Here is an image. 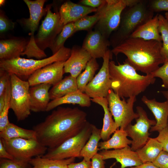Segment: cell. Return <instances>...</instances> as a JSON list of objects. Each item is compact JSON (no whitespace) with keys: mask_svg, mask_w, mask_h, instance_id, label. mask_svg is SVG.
<instances>
[{"mask_svg":"<svg viewBox=\"0 0 168 168\" xmlns=\"http://www.w3.org/2000/svg\"><path fill=\"white\" fill-rule=\"evenodd\" d=\"M99 64L96 59L92 58L87 63L84 71L76 78L78 89L84 92L86 86L93 79Z\"/></svg>","mask_w":168,"mask_h":168,"instance_id":"1f68e13d","label":"cell"},{"mask_svg":"<svg viewBox=\"0 0 168 168\" xmlns=\"http://www.w3.org/2000/svg\"><path fill=\"white\" fill-rule=\"evenodd\" d=\"M71 49L64 46L49 57L40 59H26L19 57L6 60H0V68L10 74H14L26 81L37 70L58 61H66L71 54Z\"/></svg>","mask_w":168,"mask_h":168,"instance_id":"5b68a950","label":"cell"},{"mask_svg":"<svg viewBox=\"0 0 168 168\" xmlns=\"http://www.w3.org/2000/svg\"><path fill=\"white\" fill-rule=\"evenodd\" d=\"M92 168H105V162L102 156L98 153L91 159Z\"/></svg>","mask_w":168,"mask_h":168,"instance_id":"ee69618b","label":"cell"},{"mask_svg":"<svg viewBox=\"0 0 168 168\" xmlns=\"http://www.w3.org/2000/svg\"><path fill=\"white\" fill-rule=\"evenodd\" d=\"M152 163L158 168H168V152L162 150Z\"/></svg>","mask_w":168,"mask_h":168,"instance_id":"b9f144b4","label":"cell"},{"mask_svg":"<svg viewBox=\"0 0 168 168\" xmlns=\"http://www.w3.org/2000/svg\"><path fill=\"white\" fill-rule=\"evenodd\" d=\"M24 1L28 8L30 16L29 18L24 19L23 22L30 31L29 33L30 38L26 49L21 55H26L29 58L33 57L39 59L44 58L47 55L36 44L34 34L38 29L40 19L44 14L46 13V8H44L46 1L24 0Z\"/></svg>","mask_w":168,"mask_h":168,"instance_id":"52a82bcc","label":"cell"},{"mask_svg":"<svg viewBox=\"0 0 168 168\" xmlns=\"http://www.w3.org/2000/svg\"><path fill=\"white\" fill-rule=\"evenodd\" d=\"M113 54L108 49L103 57L102 67L92 80L86 86L84 92L90 98H106L111 89L109 63Z\"/></svg>","mask_w":168,"mask_h":168,"instance_id":"5bb4252c","label":"cell"},{"mask_svg":"<svg viewBox=\"0 0 168 168\" xmlns=\"http://www.w3.org/2000/svg\"><path fill=\"white\" fill-rule=\"evenodd\" d=\"M105 160L114 159L121 164L120 168L137 166L143 162L136 151L132 150L128 146L122 148L113 150H102L98 153Z\"/></svg>","mask_w":168,"mask_h":168,"instance_id":"ac0fdd59","label":"cell"},{"mask_svg":"<svg viewBox=\"0 0 168 168\" xmlns=\"http://www.w3.org/2000/svg\"><path fill=\"white\" fill-rule=\"evenodd\" d=\"M75 32L74 22L69 23L64 25L49 48L53 54L56 53L61 48L64 47L65 41Z\"/></svg>","mask_w":168,"mask_h":168,"instance_id":"d6a6232c","label":"cell"},{"mask_svg":"<svg viewBox=\"0 0 168 168\" xmlns=\"http://www.w3.org/2000/svg\"><path fill=\"white\" fill-rule=\"evenodd\" d=\"M51 86L49 84H41L30 88L31 111L35 112L46 111L50 102L49 91Z\"/></svg>","mask_w":168,"mask_h":168,"instance_id":"44dd1931","label":"cell"},{"mask_svg":"<svg viewBox=\"0 0 168 168\" xmlns=\"http://www.w3.org/2000/svg\"><path fill=\"white\" fill-rule=\"evenodd\" d=\"M164 96L168 100V91H161Z\"/></svg>","mask_w":168,"mask_h":168,"instance_id":"f907efd6","label":"cell"},{"mask_svg":"<svg viewBox=\"0 0 168 168\" xmlns=\"http://www.w3.org/2000/svg\"><path fill=\"white\" fill-rule=\"evenodd\" d=\"M29 160L0 159V168H31Z\"/></svg>","mask_w":168,"mask_h":168,"instance_id":"8d00e7d4","label":"cell"},{"mask_svg":"<svg viewBox=\"0 0 168 168\" xmlns=\"http://www.w3.org/2000/svg\"><path fill=\"white\" fill-rule=\"evenodd\" d=\"M98 8H93L68 1L60 7L59 12L60 20L64 26L73 22L89 13L96 12Z\"/></svg>","mask_w":168,"mask_h":168,"instance_id":"ffe728a7","label":"cell"},{"mask_svg":"<svg viewBox=\"0 0 168 168\" xmlns=\"http://www.w3.org/2000/svg\"><path fill=\"white\" fill-rule=\"evenodd\" d=\"M11 92V82L8 84L5 91L6 100L4 107L0 113V132L3 130L10 123L8 119V113L10 109Z\"/></svg>","mask_w":168,"mask_h":168,"instance_id":"d590c367","label":"cell"},{"mask_svg":"<svg viewBox=\"0 0 168 168\" xmlns=\"http://www.w3.org/2000/svg\"><path fill=\"white\" fill-rule=\"evenodd\" d=\"M75 158L62 160H54L38 156L29 161L31 168H68V166L74 162Z\"/></svg>","mask_w":168,"mask_h":168,"instance_id":"f546056e","label":"cell"},{"mask_svg":"<svg viewBox=\"0 0 168 168\" xmlns=\"http://www.w3.org/2000/svg\"><path fill=\"white\" fill-rule=\"evenodd\" d=\"M11 92L10 109L18 121L25 120L30 114L29 89L28 81L22 80L14 74H10Z\"/></svg>","mask_w":168,"mask_h":168,"instance_id":"9c48e42d","label":"cell"},{"mask_svg":"<svg viewBox=\"0 0 168 168\" xmlns=\"http://www.w3.org/2000/svg\"><path fill=\"white\" fill-rule=\"evenodd\" d=\"M68 168H92L91 160H83L78 163H72L68 166Z\"/></svg>","mask_w":168,"mask_h":168,"instance_id":"bcb514c9","label":"cell"},{"mask_svg":"<svg viewBox=\"0 0 168 168\" xmlns=\"http://www.w3.org/2000/svg\"><path fill=\"white\" fill-rule=\"evenodd\" d=\"M64 61L54 62L35 72L29 78L30 86L41 84L54 86L61 80L65 73Z\"/></svg>","mask_w":168,"mask_h":168,"instance_id":"9a60e30c","label":"cell"},{"mask_svg":"<svg viewBox=\"0 0 168 168\" xmlns=\"http://www.w3.org/2000/svg\"><path fill=\"white\" fill-rule=\"evenodd\" d=\"M14 23L10 21L1 11L0 14V32L2 34L14 28Z\"/></svg>","mask_w":168,"mask_h":168,"instance_id":"60d3db41","label":"cell"},{"mask_svg":"<svg viewBox=\"0 0 168 168\" xmlns=\"http://www.w3.org/2000/svg\"><path fill=\"white\" fill-rule=\"evenodd\" d=\"M100 12L98 9L95 14L86 15L74 22L75 32L89 30L97 23L100 19Z\"/></svg>","mask_w":168,"mask_h":168,"instance_id":"836d02e7","label":"cell"},{"mask_svg":"<svg viewBox=\"0 0 168 168\" xmlns=\"http://www.w3.org/2000/svg\"><path fill=\"white\" fill-rule=\"evenodd\" d=\"M110 45V41L108 39L100 32L95 30L89 32L82 47L92 58L96 59L103 58Z\"/></svg>","mask_w":168,"mask_h":168,"instance_id":"2e32d148","label":"cell"},{"mask_svg":"<svg viewBox=\"0 0 168 168\" xmlns=\"http://www.w3.org/2000/svg\"><path fill=\"white\" fill-rule=\"evenodd\" d=\"M105 0H82L80 1V4L88 7L98 8L105 2Z\"/></svg>","mask_w":168,"mask_h":168,"instance_id":"f6af8a7d","label":"cell"},{"mask_svg":"<svg viewBox=\"0 0 168 168\" xmlns=\"http://www.w3.org/2000/svg\"><path fill=\"white\" fill-rule=\"evenodd\" d=\"M164 16L168 21V12H165Z\"/></svg>","mask_w":168,"mask_h":168,"instance_id":"f5cc1de1","label":"cell"},{"mask_svg":"<svg viewBox=\"0 0 168 168\" xmlns=\"http://www.w3.org/2000/svg\"><path fill=\"white\" fill-rule=\"evenodd\" d=\"M91 58L89 54L82 47L73 46L71 49L70 57L64 63L65 73H69L72 77L77 78L85 69Z\"/></svg>","mask_w":168,"mask_h":168,"instance_id":"e0dca14e","label":"cell"},{"mask_svg":"<svg viewBox=\"0 0 168 168\" xmlns=\"http://www.w3.org/2000/svg\"><path fill=\"white\" fill-rule=\"evenodd\" d=\"M138 117L136 119L134 125H128L124 129L128 135L132 139L131 147L132 150L136 151L146 143L149 138L150 128L156 124V121L149 119L143 108L140 106L136 107Z\"/></svg>","mask_w":168,"mask_h":168,"instance_id":"4fadbf2b","label":"cell"},{"mask_svg":"<svg viewBox=\"0 0 168 168\" xmlns=\"http://www.w3.org/2000/svg\"><path fill=\"white\" fill-rule=\"evenodd\" d=\"M106 98L110 111L119 128L124 129L133 119L138 118V114L133 110L136 96L130 97L127 101L124 98L121 100L111 89Z\"/></svg>","mask_w":168,"mask_h":168,"instance_id":"30bf717a","label":"cell"},{"mask_svg":"<svg viewBox=\"0 0 168 168\" xmlns=\"http://www.w3.org/2000/svg\"><path fill=\"white\" fill-rule=\"evenodd\" d=\"M51 8L50 5L47 6L46 16L35 37L37 46L44 51L50 47L64 26L61 21L59 11L53 13Z\"/></svg>","mask_w":168,"mask_h":168,"instance_id":"7c38bea8","label":"cell"},{"mask_svg":"<svg viewBox=\"0 0 168 168\" xmlns=\"http://www.w3.org/2000/svg\"><path fill=\"white\" fill-rule=\"evenodd\" d=\"M158 30L163 42L161 54L165 61L168 59V21L165 17L158 14Z\"/></svg>","mask_w":168,"mask_h":168,"instance_id":"e575fe53","label":"cell"},{"mask_svg":"<svg viewBox=\"0 0 168 168\" xmlns=\"http://www.w3.org/2000/svg\"><path fill=\"white\" fill-rule=\"evenodd\" d=\"M10 75L8 72L0 68V96L4 93L8 84L11 82Z\"/></svg>","mask_w":168,"mask_h":168,"instance_id":"ab89813d","label":"cell"},{"mask_svg":"<svg viewBox=\"0 0 168 168\" xmlns=\"http://www.w3.org/2000/svg\"><path fill=\"white\" fill-rule=\"evenodd\" d=\"M0 138L4 140L18 138L36 139L35 132L33 129L24 128L11 123L3 130L0 132Z\"/></svg>","mask_w":168,"mask_h":168,"instance_id":"4dcf8cb0","label":"cell"},{"mask_svg":"<svg viewBox=\"0 0 168 168\" xmlns=\"http://www.w3.org/2000/svg\"><path fill=\"white\" fill-rule=\"evenodd\" d=\"M162 150L161 143L156 138H149L145 145L136 151L140 159L144 163L152 162Z\"/></svg>","mask_w":168,"mask_h":168,"instance_id":"4316f807","label":"cell"},{"mask_svg":"<svg viewBox=\"0 0 168 168\" xmlns=\"http://www.w3.org/2000/svg\"><path fill=\"white\" fill-rule=\"evenodd\" d=\"M92 125L88 121L78 134L66 140L57 147L48 148L46 153L42 156L54 160L80 157L82 150L91 135Z\"/></svg>","mask_w":168,"mask_h":168,"instance_id":"ba28073f","label":"cell"},{"mask_svg":"<svg viewBox=\"0 0 168 168\" xmlns=\"http://www.w3.org/2000/svg\"><path fill=\"white\" fill-rule=\"evenodd\" d=\"M5 100L6 94L5 92L4 94L0 96V113L2 112L4 107Z\"/></svg>","mask_w":168,"mask_h":168,"instance_id":"681fc988","label":"cell"},{"mask_svg":"<svg viewBox=\"0 0 168 168\" xmlns=\"http://www.w3.org/2000/svg\"><path fill=\"white\" fill-rule=\"evenodd\" d=\"M78 90L76 78L70 75L53 86L50 89V100L60 98Z\"/></svg>","mask_w":168,"mask_h":168,"instance_id":"484cf974","label":"cell"},{"mask_svg":"<svg viewBox=\"0 0 168 168\" xmlns=\"http://www.w3.org/2000/svg\"><path fill=\"white\" fill-rule=\"evenodd\" d=\"M151 74L155 78H160L162 82L161 86L168 89V59L161 66Z\"/></svg>","mask_w":168,"mask_h":168,"instance_id":"74e56055","label":"cell"},{"mask_svg":"<svg viewBox=\"0 0 168 168\" xmlns=\"http://www.w3.org/2000/svg\"><path fill=\"white\" fill-rule=\"evenodd\" d=\"M127 136L124 129L118 128L111 138L106 141L99 142L98 147L100 150L118 149L127 147L132 143V140L129 139Z\"/></svg>","mask_w":168,"mask_h":168,"instance_id":"83f0119b","label":"cell"},{"mask_svg":"<svg viewBox=\"0 0 168 168\" xmlns=\"http://www.w3.org/2000/svg\"><path fill=\"white\" fill-rule=\"evenodd\" d=\"M154 13L148 8L146 0H141L126 8L122 13L119 25L110 41L113 48L129 38L140 26L152 19Z\"/></svg>","mask_w":168,"mask_h":168,"instance_id":"277c9868","label":"cell"},{"mask_svg":"<svg viewBox=\"0 0 168 168\" xmlns=\"http://www.w3.org/2000/svg\"><path fill=\"white\" fill-rule=\"evenodd\" d=\"M156 138L161 143L163 150L168 152V125L159 132V134Z\"/></svg>","mask_w":168,"mask_h":168,"instance_id":"7bdbcfd3","label":"cell"},{"mask_svg":"<svg viewBox=\"0 0 168 168\" xmlns=\"http://www.w3.org/2000/svg\"><path fill=\"white\" fill-rule=\"evenodd\" d=\"M91 101L101 106L104 111L103 125L101 129V138L103 141L110 138V135L119 128L112 118L108 107V103L106 98L97 97L91 99Z\"/></svg>","mask_w":168,"mask_h":168,"instance_id":"cb8c5ba5","label":"cell"},{"mask_svg":"<svg viewBox=\"0 0 168 168\" xmlns=\"http://www.w3.org/2000/svg\"><path fill=\"white\" fill-rule=\"evenodd\" d=\"M0 158L13 160L14 158L7 152L1 140L0 139Z\"/></svg>","mask_w":168,"mask_h":168,"instance_id":"7dc6e473","label":"cell"},{"mask_svg":"<svg viewBox=\"0 0 168 168\" xmlns=\"http://www.w3.org/2000/svg\"><path fill=\"white\" fill-rule=\"evenodd\" d=\"M87 122V114L78 108L59 106L33 129L39 142L53 148L78 134Z\"/></svg>","mask_w":168,"mask_h":168,"instance_id":"6da1fadb","label":"cell"},{"mask_svg":"<svg viewBox=\"0 0 168 168\" xmlns=\"http://www.w3.org/2000/svg\"><path fill=\"white\" fill-rule=\"evenodd\" d=\"M158 14H157L152 19L140 26L130 37L161 42V36L158 30Z\"/></svg>","mask_w":168,"mask_h":168,"instance_id":"603a6c76","label":"cell"},{"mask_svg":"<svg viewBox=\"0 0 168 168\" xmlns=\"http://www.w3.org/2000/svg\"><path fill=\"white\" fill-rule=\"evenodd\" d=\"M141 0H105L98 9L101 13L100 19L95 25V30L100 32L108 39L118 28L121 16L126 7L134 5Z\"/></svg>","mask_w":168,"mask_h":168,"instance_id":"8992f818","label":"cell"},{"mask_svg":"<svg viewBox=\"0 0 168 168\" xmlns=\"http://www.w3.org/2000/svg\"><path fill=\"white\" fill-rule=\"evenodd\" d=\"M130 168H158L151 162H146L140 165L131 167Z\"/></svg>","mask_w":168,"mask_h":168,"instance_id":"c3c4849f","label":"cell"},{"mask_svg":"<svg viewBox=\"0 0 168 168\" xmlns=\"http://www.w3.org/2000/svg\"><path fill=\"white\" fill-rule=\"evenodd\" d=\"M5 0H0V6L1 7L2 6L4 5V4H5Z\"/></svg>","mask_w":168,"mask_h":168,"instance_id":"816d5d0a","label":"cell"},{"mask_svg":"<svg viewBox=\"0 0 168 168\" xmlns=\"http://www.w3.org/2000/svg\"><path fill=\"white\" fill-rule=\"evenodd\" d=\"M28 42L24 39L17 38L0 40V60H9L20 57L25 51Z\"/></svg>","mask_w":168,"mask_h":168,"instance_id":"7402d4cb","label":"cell"},{"mask_svg":"<svg viewBox=\"0 0 168 168\" xmlns=\"http://www.w3.org/2000/svg\"><path fill=\"white\" fill-rule=\"evenodd\" d=\"M0 139L7 150L15 159L30 160L33 157L43 156L48 149L36 139Z\"/></svg>","mask_w":168,"mask_h":168,"instance_id":"8fae6325","label":"cell"},{"mask_svg":"<svg viewBox=\"0 0 168 168\" xmlns=\"http://www.w3.org/2000/svg\"><path fill=\"white\" fill-rule=\"evenodd\" d=\"M162 42L129 37L113 48L115 56L121 53L127 57L125 61L146 75L157 69L165 60L161 54Z\"/></svg>","mask_w":168,"mask_h":168,"instance_id":"7a4b0ae2","label":"cell"},{"mask_svg":"<svg viewBox=\"0 0 168 168\" xmlns=\"http://www.w3.org/2000/svg\"><path fill=\"white\" fill-rule=\"evenodd\" d=\"M141 100L152 112L156 119V124L151 127L150 132H159L166 127L168 125V100L159 102L155 98L150 99L143 96Z\"/></svg>","mask_w":168,"mask_h":168,"instance_id":"d6986e66","label":"cell"},{"mask_svg":"<svg viewBox=\"0 0 168 168\" xmlns=\"http://www.w3.org/2000/svg\"><path fill=\"white\" fill-rule=\"evenodd\" d=\"M91 99L87 94L78 90L50 101L46 112L64 104H77L82 107H89L91 105Z\"/></svg>","mask_w":168,"mask_h":168,"instance_id":"d4e9b609","label":"cell"},{"mask_svg":"<svg viewBox=\"0 0 168 168\" xmlns=\"http://www.w3.org/2000/svg\"><path fill=\"white\" fill-rule=\"evenodd\" d=\"M109 71L111 89L120 98L136 96L156 81V78L151 74H139L125 61L123 64L118 63V65L114 61H110Z\"/></svg>","mask_w":168,"mask_h":168,"instance_id":"3957f363","label":"cell"},{"mask_svg":"<svg viewBox=\"0 0 168 168\" xmlns=\"http://www.w3.org/2000/svg\"><path fill=\"white\" fill-rule=\"evenodd\" d=\"M148 7L153 12H168V0H152L148 1Z\"/></svg>","mask_w":168,"mask_h":168,"instance_id":"f35d334b","label":"cell"},{"mask_svg":"<svg viewBox=\"0 0 168 168\" xmlns=\"http://www.w3.org/2000/svg\"><path fill=\"white\" fill-rule=\"evenodd\" d=\"M101 129L98 128L92 124L91 135L82 150L80 157H82L86 160H91L97 154L100 150L99 143L101 138Z\"/></svg>","mask_w":168,"mask_h":168,"instance_id":"f1b7e54d","label":"cell"}]
</instances>
